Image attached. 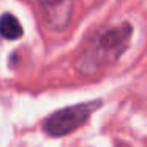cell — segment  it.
<instances>
[{"instance_id": "1", "label": "cell", "mask_w": 147, "mask_h": 147, "mask_svg": "<svg viewBox=\"0 0 147 147\" xmlns=\"http://www.w3.org/2000/svg\"><path fill=\"white\" fill-rule=\"evenodd\" d=\"M131 35L133 29L127 22L96 30L78 55L76 70L84 76H95L103 68L111 67L127 51Z\"/></svg>"}, {"instance_id": "2", "label": "cell", "mask_w": 147, "mask_h": 147, "mask_svg": "<svg viewBox=\"0 0 147 147\" xmlns=\"http://www.w3.org/2000/svg\"><path fill=\"white\" fill-rule=\"evenodd\" d=\"M101 101H87L79 103L76 106L60 109V111L51 114L43 123V130L54 138L67 136V134L76 131L79 127H82L93 111L100 108Z\"/></svg>"}, {"instance_id": "3", "label": "cell", "mask_w": 147, "mask_h": 147, "mask_svg": "<svg viewBox=\"0 0 147 147\" xmlns=\"http://www.w3.org/2000/svg\"><path fill=\"white\" fill-rule=\"evenodd\" d=\"M43 8L46 22L52 29H65L71 19L73 3L71 0H38Z\"/></svg>"}, {"instance_id": "4", "label": "cell", "mask_w": 147, "mask_h": 147, "mask_svg": "<svg viewBox=\"0 0 147 147\" xmlns=\"http://www.w3.org/2000/svg\"><path fill=\"white\" fill-rule=\"evenodd\" d=\"M0 35L10 40V41L19 40L22 36V27L13 14H2V18H0Z\"/></svg>"}]
</instances>
